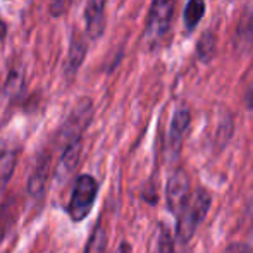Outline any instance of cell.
<instances>
[{
    "label": "cell",
    "mask_w": 253,
    "mask_h": 253,
    "mask_svg": "<svg viewBox=\"0 0 253 253\" xmlns=\"http://www.w3.org/2000/svg\"><path fill=\"white\" fill-rule=\"evenodd\" d=\"M203 14H205V2L203 0H190L184 9V24H186L188 31H193L197 24L202 21Z\"/></svg>",
    "instance_id": "9"
},
{
    "label": "cell",
    "mask_w": 253,
    "mask_h": 253,
    "mask_svg": "<svg viewBox=\"0 0 253 253\" xmlns=\"http://www.w3.org/2000/svg\"><path fill=\"white\" fill-rule=\"evenodd\" d=\"M10 215H16L14 200H7L0 207V240H2L3 234L10 229Z\"/></svg>",
    "instance_id": "11"
},
{
    "label": "cell",
    "mask_w": 253,
    "mask_h": 253,
    "mask_svg": "<svg viewBox=\"0 0 253 253\" xmlns=\"http://www.w3.org/2000/svg\"><path fill=\"white\" fill-rule=\"evenodd\" d=\"M188 126H190V110L186 107H179V109L174 112V117L170 121L169 127V147L172 150H179L181 141L184 138Z\"/></svg>",
    "instance_id": "7"
},
{
    "label": "cell",
    "mask_w": 253,
    "mask_h": 253,
    "mask_svg": "<svg viewBox=\"0 0 253 253\" xmlns=\"http://www.w3.org/2000/svg\"><path fill=\"white\" fill-rule=\"evenodd\" d=\"M98 193V183L88 174H83L76 179L74 184L73 195H71V202L67 205V212L69 217L74 222L86 219L90 210L93 209V203L97 200Z\"/></svg>",
    "instance_id": "2"
},
{
    "label": "cell",
    "mask_w": 253,
    "mask_h": 253,
    "mask_svg": "<svg viewBox=\"0 0 253 253\" xmlns=\"http://www.w3.org/2000/svg\"><path fill=\"white\" fill-rule=\"evenodd\" d=\"M172 14L174 0H153L150 12H148L147 28H145V37L150 43L160 40L169 31Z\"/></svg>",
    "instance_id": "3"
},
{
    "label": "cell",
    "mask_w": 253,
    "mask_h": 253,
    "mask_svg": "<svg viewBox=\"0 0 253 253\" xmlns=\"http://www.w3.org/2000/svg\"><path fill=\"white\" fill-rule=\"evenodd\" d=\"M86 30L91 38H98L105 26V0H88L84 10Z\"/></svg>",
    "instance_id": "5"
},
{
    "label": "cell",
    "mask_w": 253,
    "mask_h": 253,
    "mask_svg": "<svg viewBox=\"0 0 253 253\" xmlns=\"http://www.w3.org/2000/svg\"><path fill=\"white\" fill-rule=\"evenodd\" d=\"M3 37H5V24L0 21V40H2Z\"/></svg>",
    "instance_id": "14"
},
{
    "label": "cell",
    "mask_w": 253,
    "mask_h": 253,
    "mask_svg": "<svg viewBox=\"0 0 253 253\" xmlns=\"http://www.w3.org/2000/svg\"><path fill=\"white\" fill-rule=\"evenodd\" d=\"M190 179L184 172H176L167 183V207L172 210L176 215L183 210L186 205L188 198H190Z\"/></svg>",
    "instance_id": "4"
},
{
    "label": "cell",
    "mask_w": 253,
    "mask_h": 253,
    "mask_svg": "<svg viewBox=\"0 0 253 253\" xmlns=\"http://www.w3.org/2000/svg\"><path fill=\"white\" fill-rule=\"evenodd\" d=\"M210 209V195L203 188L197 190L190 198L186 205L177 215V240L181 243H188L197 233L198 226L203 222L207 212Z\"/></svg>",
    "instance_id": "1"
},
{
    "label": "cell",
    "mask_w": 253,
    "mask_h": 253,
    "mask_svg": "<svg viewBox=\"0 0 253 253\" xmlns=\"http://www.w3.org/2000/svg\"><path fill=\"white\" fill-rule=\"evenodd\" d=\"M17 162V147L10 141H0V191L12 177Z\"/></svg>",
    "instance_id": "6"
},
{
    "label": "cell",
    "mask_w": 253,
    "mask_h": 253,
    "mask_svg": "<svg viewBox=\"0 0 253 253\" xmlns=\"http://www.w3.org/2000/svg\"><path fill=\"white\" fill-rule=\"evenodd\" d=\"M213 48H215V38H213L212 33H205L198 42L197 52L200 55L202 60H209L213 53Z\"/></svg>",
    "instance_id": "12"
},
{
    "label": "cell",
    "mask_w": 253,
    "mask_h": 253,
    "mask_svg": "<svg viewBox=\"0 0 253 253\" xmlns=\"http://www.w3.org/2000/svg\"><path fill=\"white\" fill-rule=\"evenodd\" d=\"M247 105H248V109H253V86L247 95Z\"/></svg>",
    "instance_id": "13"
},
{
    "label": "cell",
    "mask_w": 253,
    "mask_h": 253,
    "mask_svg": "<svg viewBox=\"0 0 253 253\" xmlns=\"http://www.w3.org/2000/svg\"><path fill=\"white\" fill-rule=\"evenodd\" d=\"M47 177H48V160L42 159L40 162H38L37 169H35L33 176H31V179H30V188H28V190H30L31 197H35V198L43 197Z\"/></svg>",
    "instance_id": "8"
},
{
    "label": "cell",
    "mask_w": 253,
    "mask_h": 253,
    "mask_svg": "<svg viewBox=\"0 0 253 253\" xmlns=\"http://www.w3.org/2000/svg\"><path fill=\"white\" fill-rule=\"evenodd\" d=\"M84 53H86V43L84 42H73L71 43V50H69V57H67L66 62V71L67 73H76V69L81 66L84 59Z\"/></svg>",
    "instance_id": "10"
}]
</instances>
